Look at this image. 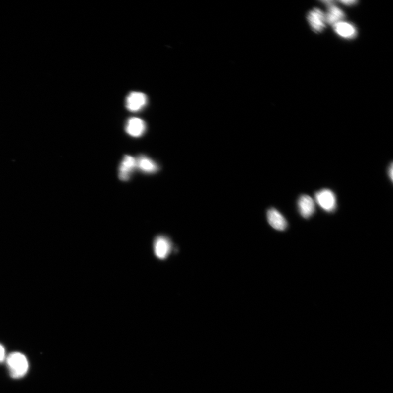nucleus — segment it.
<instances>
[{
    "mask_svg": "<svg viewBox=\"0 0 393 393\" xmlns=\"http://www.w3.org/2000/svg\"><path fill=\"white\" fill-rule=\"evenodd\" d=\"M7 364L11 377L14 379L23 377L29 369L26 357L19 352L10 353L7 358Z\"/></svg>",
    "mask_w": 393,
    "mask_h": 393,
    "instance_id": "obj_1",
    "label": "nucleus"
},
{
    "mask_svg": "<svg viewBox=\"0 0 393 393\" xmlns=\"http://www.w3.org/2000/svg\"><path fill=\"white\" fill-rule=\"evenodd\" d=\"M315 201L325 211L332 212L336 207V198L333 191L329 189L321 190L315 194Z\"/></svg>",
    "mask_w": 393,
    "mask_h": 393,
    "instance_id": "obj_2",
    "label": "nucleus"
},
{
    "mask_svg": "<svg viewBox=\"0 0 393 393\" xmlns=\"http://www.w3.org/2000/svg\"><path fill=\"white\" fill-rule=\"evenodd\" d=\"M147 103V97L142 92H131L127 96L126 105L127 109L132 112L140 111Z\"/></svg>",
    "mask_w": 393,
    "mask_h": 393,
    "instance_id": "obj_3",
    "label": "nucleus"
},
{
    "mask_svg": "<svg viewBox=\"0 0 393 393\" xmlns=\"http://www.w3.org/2000/svg\"><path fill=\"white\" fill-rule=\"evenodd\" d=\"M154 251L157 258L164 259L167 258L171 250V243L167 237L158 236L154 242Z\"/></svg>",
    "mask_w": 393,
    "mask_h": 393,
    "instance_id": "obj_4",
    "label": "nucleus"
},
{
    "mask_svg": "<svg viewBox=\"0 0 393 393\" xmlns=\"http://www.w3.org/2000/svg\"><path fill=\"white\" fill-rule=\"evenodd\" d=\"M308 20L313 30L316 32L322 31L325 27V16L322 10L315 8L310 12Z\"/></svg>",
    "mask_w": 393,
    "mask_h": 393,
    "instance_id": "obj_5",
    "label": "nucleus"
},
{
    "mask_svg": "<svg viewBox=\"0 0 393 393\" xmlns=\"http://www.w3.org/2000/svg\"><path fill=\"white\" fill-rule=\"evenodd\" d=\"M136 168V159L131 156H125L119 167V176L120 179L123 181L129 180L131 174Z\"/></svg>",
    "mask_w": 393,
    "mask_h": 393,
    "instance_id": "obj_6",
    "label": "nucleus"
},
{
    "mask_svg": "<svg viewBox=\"0 0 393 393\" xmlns=\"http://www.w3.org/2000/svg\"><path fill=\"white\" fill-rule=\"evenodd\" d=\"M267 219L269 224L274 229L284 231L287 227V221L278 210L271 208L267 212Z\"/></svg>",
    "mask_w": 393,
    "mask_h": 393,
    "instance_id": "obj_7",
    "label": "nucleus"
},
{
    "mask_svg": "<svg viewBox=\"0 0 393 393\" xmlns=\"http://www.w3.org/2000/svg\"><path fill=\"white\" fill-rule=\"evenodd\" d=\"M298 208L302 217L308 219L314 213V202L312 197L308 195H302L298 199Z\"/></svg>",
    "mask_w": 393,
    "mask_h": 393,
    "instance_id": "obj_8",
    "label": "nucleus"
},
{
    "mask_svg": "<svg viewBox=\"0 0 393 393\" xmlns=\"http://www.w3.org/2000/svg\"><path fill=\"white\" fill-rule=\"evenodd\" d=\"M146 129L145 122L140 118H132L127 122L126 131L132 137H138L142 136Z\"/></svg>",
    "mask_w": 393,
    "mask_h": 393,
    "instance_id": "obj_9",
    "label": "nucleus"
},
{
    "mask_svg": "<svg viewBox=\"0 0 393 393\" xmlns=\"http://www.w3.org/2000/svg\"><path fill=\"white\" fill-rule=\"evenodd\" d=\"M137 168L146 173L152 174L159 170L158 165L152 159L141 156L136 159Z\"/></svg>",
    "mask_w": 393,
    "mask_h": 393,
    "instance_id": "obj_10",
    "label": "nucleus"
},
{
    "mask_svg": "<svg viewBox=\"0 0 393 393\" xmlns=\"http://www.w3.org/2000/svg\"><path fill=\"white\" fill-rule=\"evenodd\" d=\"M334 28L337 35L346 39H352L357 36L356 27L346 22H340L334 26Z\"/></svg>",
    "mask_w": 393,
    "mask_h": 393,
    "instance_id": "obj_11",
    "label": "nucleus"
},
{
    "mask_svg": "<svg viewBox=\"0 0 393 393\" xmlns=\"http://www.w3.org/2000/svg\"><path fill=\"white\" fill-rule=\"evenodd\" d=\"M325 16V21L328 24L334 26L345 18V14L335 5H331Z\"/></svg>",
    "mask_w": 393,
    "mask_h": 393,
    "instance_id": "obj_12",
    "label": "nucleus"
},
{
    "mask_svg": "<svg viewBox=\"0 0 393 393\" xmlns=\"http://www.w3.org/2000/svg\"><path fill=\"white\" fill-rule=\"evenodd\" d=\"M5 358V350L4 348L1 345H0V362L4 361Z\"/></svg>",
    "mask_w": 393,
    "mask_h": 393,
    "instance_id": "obj_13",
    "label": "nucleus"
},
{
    "mask_svg": "<svg viewBox=\"0 0 393 393\" xmlns=\"http://www.w3.org/2000/svg\"><path fill=\"white\" fill-rule=\"evenodd\" d=\"M340 3H342L343 4L347 5H351L353 4H355L358 2L357 1H355V0H350V1H347V0H344V1H340Z\"/></svg>",
    "mask_w": 393,
    "mask_h": 393,
    "instance_id": "obj_14",
    "label": "nucleus"
},
{
    "mask_svg": "<svg viewBox=\"0 0 393 393\" xmlns=\"http://www.w3.org/2000/svg\"><path fill=\"white\" fill-rule=\"evenodd\" d=\"M389 176H390V178L391 179V180L392 181H393V163H392L390 165V167H389Z\"/></svg>",
    "mask_w": 393,
    "mask_h": 393,
    "instance_id": "obj_15",
    "label": "nucleus"
},
{
    "mask_svg": "<svg viewBox=\"0 0 393 393\" xmlns=\"http://www.w3.org/2000/svg\"><path fill=\"white\" fill-rule=\"evenodd\" d=\"M322 2L324 3L325 4L328 5L329 7L331 6V5H333L334 4L335 2V1H331V0H328V1H323Z\"/></svg>",
    "mask_w": 393,
    "mask_h": 393,
    "instance_id": "obj_16",
    "label": "nucleus"
}]
</instances>
